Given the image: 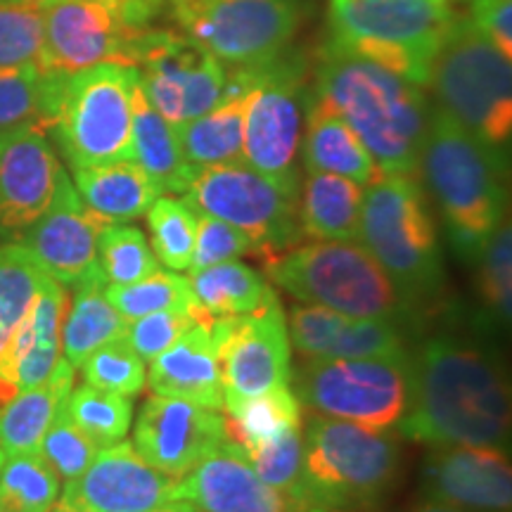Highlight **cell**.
Instances as JSON below:
<instances>
[{
  "instance_id": "cell-7",
  "label": "cell",
  "mask_w": 512,
  "mask_h": 512,
  "mask_svg": "<svg viewBox=\"0 0 512 512\" xmlns=\"http://www.w3.org/2000/svg\"><path fill=\"white\" fill-rule=\"evenodd\" d=\"M456 17L451 0H330V43L425 88Z\"/></svg>"
},
{
  "instance_id": "cell-16",
  "label": "cell",
  "mask_w": 512,
  "mask_h": 512,
  "mask_svg": "<svg viewBox=\"0 0 512 512\" xmlns=\"http://www.w3.org/2000/svg\"><path fill=\"white\" fill-rule=\"evenodd\" d=\"M219 349L223 403L249 399L292 382V342L278 297L247 316L209 318Z\"/></svg>"
},
{
  "instance_id": "cell-58",
  "label": "cell",
  "mask_w": 512,
  "mask_h": 512,
  "mask_svg": "<svg viewBox=\"0 0 512 512\" xmlns=\"http://www.w3.org/2000/svg\"><path fill=\"white\" fill-rule=\"evenodd\" d=\"M124 3H126V0H124Z\"/></svg>"
},
{
  "instance_id": "cell-34",
  "label": "cell",
  "mask_w": 512,
  "mask_h": 512,
  "mask_svg": "<svg viewBox=\"0 0 512 512\" xmlns=\"http://www.w3.org/2000/svg\"><path fill=\"white\" fill-rule=\"evenodd\" d=\"M62 79L64 74L50 72L41 62L0 67V131L29 121H38L48 131Z\"/></svg>"
},
{
  "instance_id": "cell-55",
  "label": "cell",
  "mask_w": 512,
  "mask_h": 512,
  "mask_svg": "<svg viewBox=\"0 0 512 512\" xmlns=\"http://www.w3.org/2000/svg\"><path fill=\"white\" fill-rule=\"evenodd\" d=\"M316 512H351V510H328V508H318Z\"/></svg>"
},
{
  "instance_id": "cell-23",
  "label": "cell",
  "mask_w": 512,
  "mask_h": 512,
  "mask_svg": "<svg viewBox=\"0 0 512 512\" xmlns=\"http://www.w3.org/2000/svg\"><path fill=\"white\" fill-rule=\"evenodd\" d=\"M292 347L304 358H382L406 356L394 320L356 318L323 306L299 304L287 320Z\"/></svg>"
},
{
  "instance_id": "cell-56",
  "label": "cell",
  "mask_w": 512,
  "mask_h": 512,
  "mask_svg": "<svg viewBox=\"0 0 512 512\" xmlns=\"http://www.w3.org/2000/svg\"><path fill=\"white\" fill-rule=\"evenodd\" d=\"M3 460H5V451H3V448H0V465H3Z\"/></svg>"
},
{
  "instance_id": "cell-40",
  "label": "cell",
  "mask_w": 512,
  "mask_h": 512,
  "mask_svg": "<svg viewBox=\"0 0 512 512\" xmlns=\"http://www.w3.org/2000/svg\"><path fill=\"white\" fill-rule=\"evenodd\" d=\"M67 415L100 448L124 441L133 422V399L105 389L83 384L72 389L67 399Z\"/></svg>"
},
{
  "instance_id": "cell-52",
  "label": "cell",
  "mask_w": 512,
  "mask_h": 512,
  "mask_svg": "<svg viewBox=\"0 0 512 512\" xmlns=\"http://www.w3.org/2000/svg\"><path fill=\"white\" fill-rule=\"evenodd\" d=\"M50 512H95V510L79 508V505H69V503H64V501H60V498H57V503L53 505V510H50Z\"/></svg>"
},
{
  "instance_id": "cell-53",
  "label": "cell",
  "mask_w": 512,
  "mask_h": 512,
  "mask_svg": "<svg viewBox=\"0 0 512 512\" xmlns=\"http://www.w3.org/2000/svg\"><path fill=\"white\" fill-rule=\"evenodd\" d=\"M152 512H192V510L185 508V505H181V503H169V505H164V508H157Z\"/></svg>"
},
{
  "instance_id": "cell-27",
  "label": "cell",
  "mask_w": 512,
  "mask_h": 512,
  "mask_svg": "<svg viewBox=\"0 0 512 512\" xmlns=\"http://www.w3.org/2000/svg\"><path fill=\"white\" fill-rule=\"evenodd\" d=\"M131 162L150 176L162 195H183L197 171L183 155L176 128L150 105L140 83L133 91Z\"/></svg>"
},
{
  "instance_id": "cell-29",
  "label": "cell",
  "mask_w": 512,
  "mask_h": 512,
  "mask_svg": "<svg viewBox=\"0 0 512 512\" xmlns=\"http://www.w3.org/2000/svg\"><path fill=\"white\" fill-rule=\"evenodd\" d=\"M72 304L62 320V354L74 368L102 344L126 335V320L107 299V280L95 266L72 285Z\"/></svg>"
},
{
  "instance_id": "cell-42",
  "label": "cell",
  "mask_w": 512,
  "mask_h": 512,
  "mask_svg": "<svg viewBox=\"0 0 512 512\" xmlns=\"http://www.w3.org/2000/svg\"><path fill=\"white\" fill-rule=\"evenodd\" d=\"M247 458L261 482L273 486V489L280 491V494L306 501L304 486H302V463H304L302 425L290 427V430H285L280 437L256 446L254 451L247 453Z\"/></svg>"
},
{
  "instance_id": "cell-22",
  "label": "cell",
  "mask_w": 512,
  "mask_h": 512,
  "mask_svg": "<svg viewBox=\"0 0 512 512\" xmlns=\"http://www.w3.org/2000/svg\"><path fill=\"white\" fill-rule=\"evenodd\" d=\"M422 465L425 501L472 512H510V458L496 446H432Z\"/></svg>"
},
{
  "instance_id": "cell-10",
  "label": "cell",
  "mask_w": 512,
  "mask_h": 512,
  "mask_svg": "<svg viewBox=\"0 0 512 512\" xmlns=\"http://www.w3.org/2000/svg\"><path fill=\"white\" fill-rule=\"evenodd\" d=\"M247 86L242 162L273 181L299 190L297 157L302 147L309 88L302 57L285 50L271 62L233 67Z\"/></svg>"
},
{
  "instance_id": "cell-4",
  "label": "cell",
  "mask_w": 512,
  "mask_h": 512,
  "mask_svg": "<svg viewBox=\"0 0 512 512\" xmlns=\"http://www.w3.org/2000/svg\"><path fill=\"white\" fill-rule=\"evenodd\" d=\"M358 242L392 280L401 302H425L444 285V256L415 176L380 174L363 188Z\"/></svg>"
},
{
  "instance_id": "cell-13",
  "label": "cell",
  "mask_w": 512,
  "mask_h": 512,
  "mask_svg": "<svg viewBox=\"0 0 512 512\" xmlns=\"http://www.w3.org/2000/svg\"><path fill=\"white\" fill-rule=\"evenodd\" d=\"M166 12L226 67L275 60L302 24V0H169Z\"/></svg>"
},
{
  "instance_id": "cell-15",
  "label": "cell",
  "mask_w": 512,
  "mask_h": 512,
  "mask_svg": "<svg viewBox=\"0 0 512 512\" xmlns=\"http://www.w3.org/2000/svg\"><path fill=\"white\" fill-rule=\"evenodd\" d=\"M41 31V67L74 74L100 62L136 67L147 29L131 22L124 0H43Z\"/></svg>"
},
{
  "instance_id": "cell-47",
  "label": "cell",
  "mask_w": 512,
  "mask_h": 512,
  "mask_svg": "<svg viewBox=\"0 0 512 512\" xmlns=\"http://www.w3.org/2000/svg\"><path fill=\"white\" fill-rule=\"evenodd\" d=\"M41 41V5L0 3V67L38 62Z\"/></svg>"
},
{
  "instance_id": "cell-48",
  "label": "cell",
  "mask_w": 512,
  "mask_h": 512,
  "mask_svg": "<svg viewBox=\"0 0 512 512\" xmlns=\"http://www.w3.org/2000/svg\"><path fill=\"white\" fill-rule=\"evenodd\" d=\"M256 254V245L247 233L230 223L214 219V216L197 214V235L195 252H192L190 273L202 271V268L223 264V261H235L240 256Z\"/></svg>"
},
{
  "instance_id": "cell-8",
  "label": "cell",
  "mask_w": 512,
  "mask_h": 512,
  "mask_svg": "<svg viewBox=\"0 0 512 512\" xmlns=\"http://www.w3.org/2000/svg\"><path fill=\"white\" fill-rule=\"evenodd\" d=\"M264 271L275 287L302 304L356 318L389 320L406 309L392 280L361 242L313 240L294 245L266 256Z\"/></svg>"
},
{
  "instance_id": "cell-46",
  "label": "cell",
  "mask_w": 512,
  "mask_h": 512,
  "mask_svg": "<svg viewBox=\"0 0 512 512\" xmlns=\"http://www.w3.org/2000/svg\"><path fill=\"white\" fill-rule=\"evenodd\" d=\"M207 320L209 316H204V311H155L147 313L143 318L131 320V323L126 325L124 337L143 361H152V358L162 354L164 349H169L178 337H183L192 325L207 323Z\"/></svg>"
},
{
  "instance_id": "cell-39",
  "label": "cell",
  "mask_w": 512,
  "mask_h": 512,
  "mask_svg": "<svg viewBox=\"0 0 512 512\" xmlns=\"http://www.w3.org/2000/svg\"><path fill=\"white\" fill-rule=\"evenodd\" d=\"M107 299L126 323L143 318L147 313L166 309L202 311L192 294L190 280L181 273H155L150 278L136 280L128 285H107Z\"/></svg>"
},
{
  "instance_id": "cell-54",
  "label": "cell",
  "mask_w": 512,
  "mask_h": 512,
  "mask_svg": "<svg viewBox=\"0 0 512 512\" xmlns=\"http://www.w3.org/2000/svg\"><path fill=\"white\" fill-rule=\"evenodd\" d=\"M0 3H10V5H41L43 0H0Z\"/></svg>"
},
{
  "instance_id": "cell-1",
  "label": "cell",
  "mask_w": 512,
  "mask_h": 512,
  "mask_svg": "<svg viewBox=\"0 0 512 512\" xmlns=\"http://www.w3.org/2000/svg\"><path fill=\"white\" fill-rule=\"evenodd\" d=\"M401 437L430 446H508L510 389L501 368L456 337H432L411 356Z\"/></svg>"
},
{
  "instance_id": "cell-9",
  "label": "cell",
  "mask_w": 512,
  "mask_h": 512,
  "mask_svg": "<svg viewBox=\"0 0 512 512\" xmlns=\"http://www.w3.org/2000/svg\"><path fill=\"white\" fill-rule=\"evenodd\" d=\"M138 83V67L121 62H100L64 74L48 133H53L72 171L131 159L133 91Z\"/></svg>"
},
{
  "instance_id": "cell-37",
  "label": "cell",
  "mask_w": 512,
  "mask_h": 512,
  "mask_svg": "<svg viewBox=\"0 0 512 512\" xmlns=\"http://www.w3.org/2000/svg\"><path fill=\"white\" fill-rule=\"evenodd\" d=\"M152 252L169 271H188L195 252L197 211L178 197L159 195L145 211Z\"/></svg>"
},
{
  "instance_id": "cell-30",
  "label": "cell",
  "mask_w": 512,
  "mask_h": 512,
  "mask_svg": "<svg viewBox=\"0 0 512 512\" xmlns=\"http://www.w3.org/2000/svg\"><path fill=\"white\" fill-rule=\"evenodd\" d=\"M74 370L62 356L46 382L19 392L0 411V448L5 453L38 451L55 415L67 406L74 389Z\"/></svg>"
},
{
  "instance_id": "cell-19",
  "label": "cell",
  "mask_w": 512,
  "mask_h": 512,
  "mask_svg": "<svg viewBox=\"0 0 512 512\" xmlns=\"http://www.w3.org/2000/svg\"><path fill=\"white\" fill-rule=\"evenodd\" d=\"M171 503H181L192 512H316L320 508L261 482L247 453L233 439L176 479Z\"/></svg>"
},
{
  "instance_id": "cell-35",
  "label": "cell",
  "mask_w": 512,
  "mask_h": 512,
  "mask_svg": "<svg viewBox=\"0 0 512 512\" xmlns=\"http://www.w3.org/2000/svg\"><path fill=\"white\" fill-rule=\"evenodd\" d=\"M223 411L228 415L230 439L238 441L245 453L280 437L290 427L302 425V403L290 387L271 389L249 399L226 401Z\"/></svg>"
},
{
  "instance_id": "cell-17",
  "label": "cell",
  "mask_w": 512,
  "mask_h": 512,
  "mask_svg": "<svg viewBox=\"0 0 512 512\" xmlns=\"http://www.w3.org/2000/svg\"><path fill=\"white\" fill-rule=\"evenodd\" d=\"M62 164L38 121L0 131V242H17L53 202Z\"/></svg>"
},
{
  "instance_id": "cell-5",
  "label": "cell",
  "mask_w": 512,
  "mask_h": 512,
  "mask_svg": "<svg viewBox=\"0 0 512 512\" xmlns=\"http://www.w3.org/2000/svg\"><path fill=\"white\" fill-rule=\"evenodd\" d=\"M304 498L328 510H361L387 494L401 451L389 430L311 413L302 422Z\"/></svg>"
},
{
  "instance_id": "cell-20",
  "label": "cell",
  "mask_w": 512,
  "mask_h": 512,
  "mask_svg": "<svg viewBox=\"0 0 512 512\" xmlns=\"http://www.w3.org/2000/svg\"><path fill=\"white\" fill-rule=\"evenodd\" d=\"M110 221L83 204L67 171H60L50 207L17 242L60 285H74L98 266V235Z\"/></svg>"
},
{
  "instance_id": "cell-49",
  "label": "cell",
  "mask_w": 512,
  "mask_h": 512,
  "mask_svg": "<svg viewBox=\"0 0 512 512\" xmlns=\"http://www.w3.org/2000/svg\"><path fill=\"white\" fill-rule=\"evenodd\" d=\"M470 22L512 60V0H470Z\"/></svg>"
},
{
  "instance_id": "cell-6",
  "label": "cell",
  "mask_w": 512,
  "mask_h": 512,
  "mask_svg": "<svg viewBox=\"0 0 512 512\" xmlns=\"http://www.w3.org/2000/svg\"><path fill=\"white\" fill-rule=\"evenodd\" d=\"M439 110L484 145L503 152L512 136V60L479 31L456 17L432 57L430 79Z\"/></svg>"
},
{
  "instance_id": "cell-3",
  "label": "cell",
  "mask_w": 512,
  "mask_h": 512,
  "mask_svg": "<svg viewBox=\"0 0 512 512\" xmlns=\"http://www.w3.org/2000/svg\"><path fill=\"white\" fill-rule=\"evenodd\" d=\"M420 171L456 252L479 259L496 228L508 219L503 152L484 145L437 107L427 124Z\"/></svg>"
},
{
  "instance_id": "cell-18",
  "label": "cell",
  "mask_w": 512,
  "mask_h": 512,
  "mask_svg": "<svg viewBox=\"0 0 512 512\" xmlns=\"http://www.w3.org/2000/svg\"><path fill=\"white\" fill-rule=\"evenodd\" d=\"M226 441L228 420L219 411L157 394L143 403L133 430V448L174 479H181Z\"/></svg>"
},
{
  "instance_id": "cell-21",
  "label": "cell",
  "mask_w": 512,
  "mask_h": 512,
  "mask_svg": "<svg viewBox=\"0 0 512 512\" xmlns=\"http://www.w3.org/2000/svg\"><path fill=\"white\" fill-rule=\"evenodd\" d=\"M174 477L152 467L128 441L100 448L93 463L64 484L60 501L95 512H152L171 503Z\"/></svg>"
},
{
  "instance_id": "cell-14",
  "label": "cell",
  "mask_w": 512,
  "mask_h": 512,
  "mask_svg": "<svg viewBox=\"0 0 512 512\" xmlns=\"http://www.w3.org/2000/svg\"><path fill=\"white\" fill-rule=\"evenodd\" d=\"M136 67L145 98L174 128L202 117L226 98V64L176 29H147Z\"/></svg>"
},
{
  "instance_id": "cell-12",
  "label": "cell",
  "mask_w": 512,
  "mask_h": 512,
  "mask_svg": "<svg viewBox=\"0 0 512 512\" xmlns=\"http://www.w3.org/2000/svg\"><path fill=\"white\" fill-rule=\"evenodd\" d=\"M183 195L197 214L214 216L247 233L264 259L304 238L299 190L259 174L242 159L197 169Z\"/></svg>"
},
{
  "instance_id": "cell-11",
  "label": "cell",
  "mask_w": 512,
  "mask_h": 512,
  "mask_svg": "<svg viewBox=\"0 0 512 512\" xmlns=\"http://www.w3.org/2000/svg\"><path fill=\"white\" fill-rule=\"evenodd\" d=\"M299 403L328 418L392 430L411 401V354L382 358H304L292 368Z\"/></svg>"
},
{
  "instance_id": "cell-41",
  "label": "cell",
  "mask_w": 512,
  "mask_h": 512,
  "mask_svg": "<svg viewBox=\"0 0 512 512\" xmlns=\"http://www.w3.org/2000/svg\"><path fill=\"white\" fill-rule=\"evenodd\" d=\"M46 273L19 242H0V325L10 332L22 323Z\"/></svg>"
},
{
  "instance_id": "cell-2",
  "label": "cell",
  "mask_w": 512,
  "mask_h": 512,
  "mask_svg": "<svg viewBox=\"0 0 512 512\" xmlns=\"http://www.w3.org/2000/svg\"><path fill=\"white\" fill-rule=\"evenodd\" d=\"M311 98L347 121L380 174L418 176L430 124L418 83L328 41L320 53Z\"/></svg>"
},
{
  "instance_id": "cell-25",
  "label": "cell",
  "mask_w": 512,
  "mask_h": 512,
  "mask_svg": "<svg viewBox=\"0 0 512 512\" xmlns=\"http://www.w3.org/2000/svg\"><path fill=\"white\" fill-rule=\"evenodd\" d=\"M64 313H67L64 285L46 275L27 316L12 330L3 356V366L10 370L19 392L46 382L62 358Z\"/></svg>"
},
{
  "instance_id": "cell-43",
  "label": "cell",
  "mask_w": 512,
  "mask_h": 512,
  "mask_svg": "<svg viewBox=\"0 0 512 512\" xmlns=\"http://www.w3.org/2000/svg\"><path fill=\"white\" fill-rule=\"evenodd\" d=\"M81 373L86 384L105 389L121 396L143 394L147 382L145 361L133 351L126 337L102 344L86 361L81 363Z\"/></svg>"
},
{
  "instance_id": "cell-28",
  "label": "cell",
  "mask_w": 512,
  "mask_h": 512,
  "mask_svg": "<svg viewBox=\"0 0 512 512\" xmlns=\"http://www.w3.org/2000/svg\"><path fill=\"white\" fill-rule=\"evenodd\" d=\"M74 188L88 209L110 223H128L145 216L162 192L131 159L74 169Z\"/></svg>"
},
{
  "instance_id": "cell-44",
  "label": "cell",
  "mask_w": 512,
  "mask_h": 512,
  "mask_svg": "<svg viewBox=\"0 0 512 512\" xmlns=\"http://www.w3.org/2000/svg\"><path fill=\"white\" fill-rule=\"evenodd\" d=\"M479 261H482L479 294L486 311L498 325H508L512 313V233L508 219L486 242Z\"/></svg>"
},
{
  "instance_id": "cell-36",
  "label": "cell",
  "mask_w": 512,
  "mask_h": 512,
  "mask_svg": "<svg viewBox=\"0 0 512 512\" xmlns=\"http://www.w3.org/2000/svg\"><path fill=\"white\" fill-rule=\"evenodd\" d=\"M57 472L38 451L5 453L0 465L3 512H50L60 498Z\"/></svg>"
},
{
  "instance_id": "cell-31",
  "label": "cell",
  "mask_w": 512,
  "mask_h": 512,
  "mask_svg": "<svg viewBox=\"0 0 512 512\" xmlns=\"http://www.w3.org/2000/svg\"><path fill=\"white\" fill-rule=\"evenodd\" d=\"M363 185L335 174H309L299 190L302 235L323 242H358Z\"/></svg>"
},
{
  "instance_id": "cell-51",
  "label": "cell",
  "mask_w": 512,
  "mask_h": 512,
  "mask_svg": "<svg viewBox=\"0 0 512 512\" xmlns=\"http://www.w3.org/2000/svg\"><path fill=\"white\" fill-rule=\"evenodd\" d=\"M413 512H472V510H463V508H453V505L425 501V503H420L418 508H413Z\"/></svg>"
},
{
  "instance_id": "cell-32",
  "label": "cell",
  "mask_w": 512,
  "mask_h": 512,
  "mask_svg": "<svg viewBox=\"0 0 512 512\" xmlns=\"http://www.w3.org/2000/svg\"><path fill=\"white\" fill-rule=\"evenodd\" d=\"M247 91L226 93L219 105L202 117L185 121L176 128L183 155L192 169L240 162L245 138Z\"/></svg>"
},
{
  "instance_id": "cell-38",
  "label": "cell",
  "mask_w": 512,
  "mask_h": 512,
  "mask_svg": "<svg viewBox=\"0 0 512 512\" xmlns=\"http://www.w3.org/2000/svg\"><path fill=\"white\" fill-rule=\"evenodd\" d=\"M98 266L107 285H128L162 271L145 233L128 223H107L98 235Z\"/></svg>"
},
{
  "instance_id": "cell-33",
  "label": "cell",
  "mask_w": 512,
  "mask_h": 512,
  "mask_svg": "<svg viewBox=\"0 0 512 512\" xmlns=\"http://www.w3.org/2000/svg\"><path fill=\"white\" fill-rule=\"evenodd\" d=\"M188 280L197 304L209 318L247 316L275 297L264 275L238 259L190 273Z\"/></svg>"
},
{
  "instance_id": "cell-24",
  "label": "cell",
  "mask_w": 512,
  "mask_h": 512,
  "mask_svg": "<svg viewBox=\"0 0 512 512\" xmlns=\"http://www.w3.org/2000/svg\"><path fill=\"white\" fill-rule=\"evenodd\" d=\"M147 387L152 394L183 399L209 411L223 408L219 349L207 323H197L169 349L150 361Z\"/></svg>"
},
{
  "instance_id": "cell-50",
  "label": "cell",
  "mask_w": 512,
  "mask_h": 512,
  "mask_svg": "<svg viewBox=\"0 0 512 512\" xmlns=\"http://www.w3.org/2000/svg\"><path fill=\"white\" fill-rule=\"evenodd\" d=\"M166 5H169V0H126L133 22L140 27H155V19L164 15Z\"/></svg>"
},
{
  "instance_id": "cell-26",
  "label": "cell",
  "mask_w": 512,
  "mask_h": 512,
  "mask_svg": "<svg viewBox=\"0 0 512 512\" xmlns=\"http://www.w3.org/2000/svg\"><path fill=\"white\" fill-rule=\"evenodd\" d=\"M306 114L302 157L309 174H335L363 188L380 176L366 145L335 110L311 98Z\"/></svg>"
},
{
  "instance_id": "cell-45",
  "label": "cell",
  "mask_w": 512,
  "mask_h": 512,
  "mask_svg": "<svg viewBox=\"0 0 512 512\" xmlns=\"http://www.w3.org/2000/svg\"><path fill=\"white\" fill-rule=\"evenodd\" d=\"M98 451L100 446L74 425L72 418L67 415V408H62L55 415L53 425L48 427V432L41 439V446H38V453L48 460V465L64 482H72V479L79 477L93 463Z\"/></svg>"
},
{
  "instance_id": "cell-57",
  "label": "cell",
  "mask_w": 512,
  "mask_h": 512,
  "mask_svg": "<svg viewBox=\"0 0 512 512\" xmlns=\"http://www.w3.org/2000/svg\"><path fill=\"white\" fill-rule=\"evenodd\" d=\"M0 512H3V508H0Z\"/></svg>"
}]
</instances>
